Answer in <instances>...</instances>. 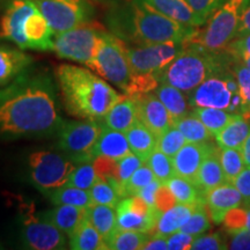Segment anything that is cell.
<instances>
[{
  "label": "cell",
  "mask_w": 250,
  "mask_h": 250,
  "mask_svg": "<svg viewBox=\"0 0 250 250\" xmlns=\"http://www.w3.org/2000/svg\"><path fill=\"white\" fill-rule=\"evenodd\" d=\"M62 122L55 83L45 72L24 71L0 89V138L52 136Z\"/></svg>",
  "instance_id": "cell-1"
},
{
  "label": "cell",
  "mask_w": 250,
  "mask_h": 250,
  "mask_svg": "<svg viewBox=\"0 0 250 250\" xmlns=\"http://www.w3.org/2000/svg\"><path fill=\"white\" fill-rule=\"evenodd\" d=\"M108 29L126 43L136 45L189 41L198 27L187 26L160 13L145 0H124L109 9Z\"/></svg>",
  "instance_id": "cell-2"
},
{
  "label": "cell",
  "mask_w": 250,
  "mask_h": 250,
  "mask_svg": "<svg viewBox=\"0 0 250 250\" xmlns=\"http://www.w3.org/2000/svg\"><path fill=\"white\" fill-rule=\"evenodd\" d=\"M56 79L68 114L83 120H101L116 104L122 94L89 68L62 64Z\"/></svg>",
  "instance_id": "cell-3"
},
{
  "label": "cell",
  "mask_w": 250,
  "mask_h": 250,
  "mask_svg": "<svg viewBox=\"0 0 250 250\" xmlns=\"http://www.w3.org/2000/svg\"><path fill=\"white\" fill-rule=\"evenodd\" d=\"M233 62L235 59L227 52L215 54L188 42L186 49L162 70L159 83L189 94L212 74L230 68Z\"/></svg>",
  "instance_id": "cell-4"
},
{
  "label": "cell",
  "mask_w": 250,
  "mask_h": 250,
  "mask_svg": "<svg viewBox=\"0 0 250 250\" xmlns=\"http://www.w3.org/2000/svg\"><path fill=\"white\" fill-rule=\"evenodd\" d=\"M249 2L250 0H225L188 42L215 54L226 52L236 37L242 13Z\"/></svg>",
  "instance_id": "cell-5"
},
{
  "label": "cell",
  "mask_w": 250,
  "mask_h": 250,
  "mask_svg": "<svg viewBox=\"0 0 250 250\" xmlns=\"http://www.w3.org/2000/svg\"><path fill=\"white\" fill-rule=\"evenodd\" d=\"M190 107L218 108L246 116L245 105L232 67L212 74L188 94ZM247 117V116H246Z\"/></svg>",
  "instance_id": "cell-6"
},
{
  "label": "cell",
  "mask_w": 250,
  "mask_h": 250,
  "mask_svg": "<svg viewBox=\"0 0 250 250\" xmlns=\"http://www.w3.org/2000/svg\"><path fill=\"white\" fill-rule=\"evenodd\" d=\"M87 67L110 81L123 90L124 94H129L133 73L127 58L126 42L120 37L104 31L100 40L96 54Z\"/></svg>",
  "instance_id": "cell-7"
},
{
  "label": "cell",
  "mask_w": 250,
  "mask_h": 250,
  "mask_svg": "<svg viewBox=\"0 0 250 250\" xmlns=\"http://www.w3.org/2000/svg\"><path fill=\"white\" fill-rule=\"evenodd\" d=\"M29 176L36 189L48 196L66 186L71 174L79 165L64 153L37 151L29 156Z\"/></svg>",
  "instance_id": "cell-8"
},
{
  "label": "cell",
  "mask_w": 250,
  "mask_h": 250,
  "mask_svg": "<svg viewBox=\"0 0 250 250\" xmlns=\"http://www.w3.org/2000/svg\"><path fill=\"white\" fill-rule=\"evenodd\" d=\"M104 29L98 23L86 22L70 30L56 34L54 52L62 59H68L88 66L98 50Z\"/></svg>",
  "instance_id": "cell-9"
},
{
  "label": "cell",
  "mask_w": 250,
  "mask_h": 250,
  "mask_svg": "<svg viewBox=\"0 0 250 250\" xmlns=\"http://www.w3.org/2000/svg\"><path fill=\"white\" fill-rule=\"evenodd\" d=\"M184 42H164L154 44L127 46V58L133 76L156 77L186 49Z\"/></svg>",
  "instance_id": "cell-10"
},
{
  "label": "cell",
  "mask_w": 250,
  "mask_h": 250,
  "mask_svg": "<svg viewBox=\"0 0 250 250\" xmlns=\"http://www.w3.org/2000/svg\"><path fill=\"white\" fill-rule=\"evenodd\" d=\"M102 127L94 120L64 121L57 132V147L78 164L93 160L92 151Z\"/></svg>",
  "instance_id": "cell-11"
},
{
  "label": "cell",
  "mask_w": 250,
  "mask_h": 250,
  "mask_svg": "<svg viewBox=\"0 0 250 250\" xmlns=\"http://www.w3.org/2000/svg\"><path fill=\"white\" fill-rule=\"evenodd\" d=\"M56 34L89 22L94 7L88 0H34Z\"/></svg>",
  "instance_id": "cell-12"
},
{
  "label": "cell",
  "mask_w": 250,
  "mask_h": 250,
  "mask_svg": "<svg viewBox=\"0 0 250 250\" xmlns=\"http://www.w3.org/2000/svg\"><path fill=\"white\" fill-rule=\"evenodd\" d=\"M66 234L41 215L35 205L24 204L22 208V239L27 248L34 250H57L66 246Z\"/></svg>",
  "instance_id": "cell-13"
},
{
  "label": "cell",
  "mask_w": 250,
  "mask_h": 250,
  "mask_svg": "<svg viewBox=\"0 0 250 250\" xmlns=\"http://www.w3.org/2000/svg\"><path fill=\"white\" fill-rule=\"evenodd\" d=\"M160 214L140 196H129L122 199L116 208L117 228L152 234Z\"/></svg>",
  "instance_id": "cell-14"
},
{
  "label": "cell",
  "mask_w": 250,
  "mask_h": 250,
  "mask_svg": "<svg viewBox=\"0 0 250 250\" xmlns=\"http://www.w3.org/2000/svg\"><path fill=\"white\" fill-rule=\"evenodd\" d=\"M36 8L34 0H12L0 19V40L9 41L18 48L28 50L23 24L28 15Z\"/></svg>",
  "instance_id": "cell-15"
},
{
  "label": "cell",
  "mask_w": 250,
  "mask_h": 250,
  "mask_svg": "<svg viewBox=\"0 0 250 250\" xmlns=\"http://www.w3.org/2000/svg\"><path fill=\"white\" fill-rule=\"evenodd\" d=\"M138 118L156 137H160L174 124V120L154 93L138 96Z\"/></svg>",
  "instance_id": "cell-16"
},
{
  "label": "cell",
  "mask_w": 250,
  "mask_h": 250,
  "mask_svg": "<svg viewBox=\"0 0 250 250\" xmlns=\"http://www.w3.org/2000/svg\"><path fill=\"white\" fill-rule=\"evenodd\" d=\"M243 197L233 183L225 182L205 195V206L215 224H221L225 214L232 208H240Z\"/></svg>",
  "instance_id": "cell-17"
},
{
  "label": "cell",
  "mask_w": 250,
  "mask_h": 250,
  "mask_svg": "<svg viewBox=\"0 0 250 250\" xmlns=\"http://www.w3.org/2000/svg\"><path fill=\"white\" fill-rule=\"evenodd\" d=\"M213 148L208 143H187L173 158L175 175L195 182L202 162Z\"/></svg>",
  "instance_id": "cell-18"
},
{
  "label": "cell",
  "mask_w": 250,
  "mask_h": 250,
  "mask_svg": "<svg viewBox=\"0 0 250 250\" xmlns=\"http://www.w3.org/2000/svg\"><path fill=\"white\" fill-rule=\"evenodd\" d=\"M23 34L28 49L37 51H54V30L39 8L28 15L23 24Z\"/></svg>",
  "instance_id": "cell-19"
},
{
  "label": "cell",
  "mask_w": 250,
  "mask_h": 250,
  "mask_svg": "<svg viewBox=\"0 0 250 250\" xmlns=\"http://www.w3.org/2000/svg\"><path fill=\"white\" fill-rule=\"evenodd\" d=\"M33 62V57L23 51L0 43V87H5L22 74Z\"/></svg>",
  "instance_id": "cell-20"
},
{
  "label": "cell",
  "mask_w": 250,
  "mask_h": 250,
  "mask_svg": "<svg viewBox=\"0 0 250 250\" xmlns=\"http://www.w3.org/2000/svg\"><path fill=\"white\" fill-rule=\"evenodd\" d=\"M103 120L105 126L126 133L139 121L137 99L125 94L122 95V98L107 112Z\"/></svg>",
  "instance_id": "cell-21"
},
{
  "label": "cell",
  "mask_w": 250,
  "mask_h": 250,
  "mask_svg": "<svg viewBox=\"0 0 250 250\" xmlns=\"http://www.w3.org/2000/svg\"><path fill=\"white\" fill-rule=\"evenodd\" d=\"M130 153L132 152L126 133L112 130L104 125L92 151V159H95L96 156H108L114 160H120Z\"/></svg>",
  "instance_id": "cell-22"
},
{
  "label": "cell",
  "mask_w": 250,
  "mask_h": 250,
  "mask_svg": "<svg viewBox=\"0 0 250 250\" xmlns=\"http://www.w3.org/2000/svg\"><path fill=\"white\" fill-rule=\"evenodd\" d=\"M40 215L55 225L67 236H71L86 218V208L73 205H56L55 208L43 212Z\"/></svg>",
  "instance_id": "cell-23"
},
{
  "label": "cell",
  "mask_w": 250,
  "mask_h": 250,
  "mask_svg": "<svg viewBox=\"0 0 250 250\" xmlns=\"http://www.w3.org/2000/svg\"><path fill=\"white\" fill-rule=\"evenodd\" d=\"M225 182H226V179H225L223 166H221L220 158H219V149L214 147L213 151L202 162L193 183L198 187V189L204 195H206L210 190Z\"/></svg>",
  "instance_id": "cell-24"
},
{
  "label": "cell",
  "mask_w": 250,
  "mask_h": 250,
  "mask_svg": "<svg viewBox=\"0 0 250 250\" xmlns=\"http://www.w3.org/2000/svg\"><path fill=\"white\" fill-rule=\"evenodd\" d=\"M202 204H180L177 203L173 208L162 212L158 219L155 226V233L164 236H169L177 230L189 220L195 210Z\"/></svg>",
  "instance_id": "cell-25"
},
{
  "label": "cell",
  "mask_w": 250,
  "mask_h": 250,
  "mask_svg": "<svg viewBox=\"0 0 250 250\" xmlns=\"http://www.w3.org/2000/svg\"><path fill=\"white\" fill-rule=\"evenodd\" d=\"M160 13L191 27L203 26L187 0H145Z\"/></svg>",
  "instance_id": "cell-26"
},
{
  "label": "cell",
  "mask_w": 250,
  "mask_h": 250,
  "mask_svg": "<svg viewBox=\"0 0 250 250\" xmlns=\"http://www.w3.org/2000/svg\"><path fill=\"white\" fill-rule=\"evenodd\" d=\"M249 132V118L243 115H236L214 137L220 148H241Z\"/></svg>",
  "instance_id": "cell-27"
},
{
  "label": "cell",
  "mask_w": 250,
  "mask_h": 250,
  "mask_svg": "<svg viewBox=\"0 0 250 250\" xmlns=\"http://www.w3.org/2000/svg\"><path fill=\"white\" fill-rule=\"evenodd\" d=\"M126 137L129 140L131 152L139 156L144 162L147 160L148 156L156 149L158 137L140 121L137 122L127 131Z\"/></svg>",
  "instance_id": "cell-28"
},
{
  "label": "cell",
  "mask_w": 250,
  "mask_h": 250,
  "mask_svg": "<svg viewBox=\"0 0 250 250\" xmlns=\"http://www.w3.org/2000/svg\"><path fill=\"white\" fill-rule=\"evenodd\" d=\"M70 248L73 250H107L108 245L86 217L70 236Z\"/></svg>",
  "instance_id": "cell-29"
},
{
  "label": "cell",
  "mask_w": 250,
  "mask_h": 250,
  "mask_svg": "<svg viewBox=\"0 0 250 250\" xmlns=\"http://www.w3.org/2000/svg\"><path fill=\"white\" fill-rule=\"evenodd\" d=\"M154 94L168 109L174 121L189 114L190 104L188 96L176 87L168 83H160L155 88Z\"/></svg>",
  "instance_id": "cell-30"
},
{
  "label": "cell",
  "mask_w": 250,
  "mask_h": 250,
  "mask_svg": "<svg viewBox=\"0 0 250 250\" xmlns=\"http://www.w3.org/2000/svg\"><path fill=\"white\" fill-rule=\"evenodd\" d=\"M86 217L93 224V226L99 230L105 242L110 239L112 234L116 232L117 215L115 208L93 204L88 208H86Z\"/></svg>",
  "instance_id": "cell-31"
},
{
  "label": "cell",
  "mask_w": 250,
  "mask_h": 250,
  "mask_svg": "<svg viewBox=\"0 0 250 250\" xmlns=\"http://www.w3.org/2000/svg\"><path fill=\"white\" fill-rule=\"evenodd\" d=\"M165 184L180 204H205V195L192 181L174 175Z\"/></svg>",
  "instance_id": "cell-32"
},
{
  "label": "cell",
  "mask_w": 250,
  "mask_h": 250,
  "mask_svg": "<svg viewBox=\"0 0 250 250\" xmlns=\"http://www.w3.org/2000/svg\"><path fill=\"white\" fill-rule=\"evenodd\" d=\"M173 125L182 132L187 143H208L213 136L192 112L175 120Z\"/></svg>",
  "instance_id": "cell-33"
},
{
  "label": "cell",
  "mask_w": 250,
  "mask_h": 250,
  "mask_svg": "<svg viewBox=\"0 0 250 250\" xmlns=\"http://www.w3.org/2000/svg\"><path fill=\"white\" fill-rule=\"evenodd\" d=\"M48 197L55 205H73L83 208H88L93 205L88 190L76 187L64 186L52 191Z\"/></svg>",
  "instance_id": "cell-34"
},
{
  "label": "cell",
  "mask_w": 250,
  "mask_h": 250,
  "mask_svg": "<svg viewBox=\"0 0 250 250\" xmlns=\"http://www.w3.org/2000/svg\"><path fill=\"white\" fill-rule=\"evenodd\" d=\"M151 234L136 230L116 229L107 241L108 249L112 250H140L148 241Z\"/></svg>",
  "instance_id": "cell-35"
},
{
  "label": "cell",
  "mask_w": 250,
  "mask_h": 250,
  "mask_svg": "<svg viewBox=\"0 0 250 250\" xmlns=\"http://www.w3.org/2000/svg\"><path fill=\"white\" fill-rule=\"evenodd\" d=\"M192 114L204 123L213 136L223 130L236 116V115L218 108H193Z\"/></svg>",
  "instance_id": "cell-36"
},
{
  "label": "cell",
  "mask_w": 250,
  "mask_h": 250,
  "mask_svg": "<svg viewBox=\"0 0 250 250\" xmlns=\"http://www.w3.org/2000/svg\"><path fill=\"white\" fill-rule=\"evenodd\" d=\"M219 158L225 174L226 182H230L245 168V160L240 148H219Z\"/></svg>",
  "instance_id": "cell-37"
},
{
  "label": "cell",
  "mask_w": 250,
  "mask_h": 250,
  "mask_svg": "<svg viewBox=\"0 0 250 250\" xmlns=\"http://www.w3.org/2000/svg\"><path fill=\"white\" fill-rule=\"evenodd\" d=\"M100 180L98 173H96L95 168H94L93 160L80 162L77 166L76 169L71 174L70 179H68L66 186L80 188L83 190H90L94 184Z\"/></svg>",
  "instance_id": "cell-38"
},
{
  "label": "cell",
  "mask_w": 250,
  "mask_h": 250,
  "mask_svg": "<svg viewBox=\"0 0 250 250\" xmlns=\"http://www.w3.org/2000/svg\"><path fill=\"white\" fill-rule=\"evenodd\" d=\"M93 204L107 205L111 208H117L118 203L122 201L120 192L110 182L104 180H99L89 190Z\"/></svg>",
  "instance_id": "cell-39"
},
{
  "label": "cell",
  "mask_w": 250,
  "mask_h": 250,
  "mask_svg": "<svg viewBox=\"0 0 250 250\" xmlns=\"http://www.w3.org/2000/svg\"><path fill=\"white\" fill-rule=\"evenodd\" d=\"M145 162L152 169L155 179L161 183H166L175 175L173 159L159 151L158 148L148 156Z\"/></svg>",
  "instance_id": "cell-40"
},
{
  "label": "cell",
  "mask_w": 250,
  "mask_h": 250,
  "mask_svg": "<svg viewBox=\"0 0 250 250\" xmlns=\"http://www.w3.org/2000/svg\"><path fill=\"white\" fill-rule=\"evenodd\" d=\"M186 144L187 140L184 138L182 132L173 125L170 129H168L165 133H162L161 136L159 137L156 148L173 159L174 156L176 155V153L179 152Z\"/></svg>",
  "instance_id": "cell-41"
},
{
  "label": "cell",
  "mask_w": 250,
  "mask_h": 250,
  "mask_svg": "<svg viewBox=\"0 0 250 250\" xmlns=\"http://www.w3.org/2000/svg\"><path fill=\"white\" fill-rule=\"evenodd\" d=\"M210 218L211 217L208 214L205 204L199 205L191 214V217L189 218V220L181 227L180 230L190 234L192 236L202 235L203 233H205L211 227Z\"/></svg>",
  "instance_id": "cell-42"
},
{
  "label": "cell",
  "mask_w": 250,
  "mask_h": 250,
  "mask_svg": "<svg viewBox=\"0 0 250 250\" xmlns=\"http://www.w3.org/2000/svg\"><path fill=\"white\" fill-rule=\"evenodd\" d=\"M144 164V161L139 156H137L133 153L125 155L124 158L117 160V177L116 181L118 183V187L121 189V195L123 198H125V191L124 187L126 184L127 181L130 180V177L132 176V174L136 171L138 168Z\"/></svg>",
  "instance_id": "cell-43"
},
{
  "label": "cell",
  "mask_w": 250,
  "mask_h": 250,
  "mask_svg": "<svg viewBox=\"0 0 250 250\" xmlns=\"http://www.w3.org/2000/svg\"><path fill=\"white\" fill-rule=\"evenodd\" d=\"M156 180L154 174L149 166L144 162V164L140 166V167L137 169L134 173L132 174V176L130 177V180L127 181L126 184L124 187V191H125V196H134L138 195L140 192V190L144 189L147 184H149L152 181ZM125 197V198H126Z\"/></svg>",
  "instance_id": "cell-44"
},
{
  "label": "cell",
  "mask_w": 250,
  "mask_h": 250,
  "mask_svg": "<svg viewBox=\"0 0 250 250\" xmlns=\"http://www.w3.org/2000/svg\"><path fill=\"white\" fill-rule=\"evenodd\" d=\"M232 71L236 78L240 94L245 105L246 116L250 118V67L241 62H236L232 66Z\"/></svg>",
  "instance_id": "cell-45"
},
{
  "label": "cell",
  "mask_w": 250,
  "mask_h": 250,
  "mask_svg": "<svg viewBox=\"0 0 250 250\" xmlns=\"http://www.w3.org/2000/svg\"><path fill=\"white\" fill-rule=\"evenodd\" d=\"M227 248L226 239L220 233L196 236L191 246L193 250H224Z\"/></svg>",
  "instance_id": "cell-46"
},
{
  "label": "cell",
  "mask_w": 250,
  "mask_h": 250,
  "mask_svg": "<svg viewBox=\"0 0 250 250\" xmlns=\"http://www.w3.org/2000/svg\"><path fill=\"white\" fill-rule=\"evenodd\" d=\"M246 221H247V211L246 208H232L225 214L223 224L225 229L228 234L239 232V230L246 229Z\"/></svg>",
  "instance_id": "cell-47"
},
{
  "label": "cell",
  "mask_w": 250,
  "mask_h": 250,
  "mask_svg": "<svg viewBox=\"0 0 250 250\" xmlns=\"http://www.w3.org/2000/svg\"><path fill=\"white\" fill-rule=\"evenodd\" d=\"M225 0H187L188 4L195 12L197 18L199 19L202 24L206 22L210 15L220 6Z\"/></svg>",
  "instance_id": "cell-48"
},
{
  "label": "cell",
  "mask_w": 250,
  "mask_h": 250,
  "mask_svg": "<svg viewBox=\"0 0 250 250\" xmlns=\"http://www.w3.org/2000/svg\"><path fill=\"white\" fill-rule=\"evenodd\" d=\"M226 52L237 62L250 58V33L235 37L227 46Z\"/></svg>",
  "instance_id": "cell-49"
},
{
  "label": "cell",
  "mask_w": 250,
  "mask_h": 250,
  "mask_svg": "<svg viewBox=\"0 0 250 250\" xmlns=\"http://www.w3.org/2000/svg\"><path fill=\"white\" fill-rule=\"evenodd\" d=\"M177 204L176 198L173 195V192L170 191L169 188L166 186L165 183H162L160 188L158 189V191L155 193V208L160 213L167 211L168 208H173L174 205Z\"/></svg>",
  "instance_id": "cell-50"
},
{
  "label": "cell",
  "mask_w": 250,
  "mask_h": 250,
  "mask_svg": "<svg viewBox=\"0 0 250 250\" xmlns=\"http://www.w3.org/2000/svg\"><path fill=\"white\" fill-rule=\"evenodd\" d=\"M196 236L177 230L168 236V249L169 250H188L191 249L192 242Z\"/></svg>",
  "instance_id": "cell-51"
},
{
  "label": "cell",
  "mask_w": 250,
  "mask_h": 250,
  "mask_svg": "<svg viewBox=\"0 0 250 250\" xmlns=\"http://www.w3.org/2000/svg\"><path fill=\"white\" fill-rule=\"evenodd\" d=\"M234 187L239 190L246 204L250 203V166H245L237 176L232 181Z\"/></svg>",
  "instance_id": "cell-52"
},
{
  "label": "cell",
  "mask_w": 250,
  "mask_h": 250,
  "mask_svg": "<svg viewBox=\"0 0 250 250\" xmlns=\"http://www.w3.org/2000/svg\"><path fill=\"white\" fill-rule=\"evenodd\" d=\"M229 249L232 250H250V232L248 229H242L232 234Z\"/></svg>",
  "instance_id": "cell-53"
},
{
  "label": "cell",
  "mask_w": 250,
  "mask_h": 250,
  "mask_svg": "<svg viewBox=\"0 0 250 250\" xmlns=\"http://www.w3.org/2000/svg\"><path fill=\"white\" fill-rule=\"evenodd\" d=\"M161 182L158 180L152 181L151 183L147 184L144 189L140 190L138 196L142 197V198L147 203L148 205H151L152 208H155V193L158 191V189L161 186Z\"/></svg>",
  "instance_id": "cell-54"
},
{
  "label": "cell",
  "mask_w": 250,
  "mask_h": 250,
  "mask_svg": "<svg viewBox=\"0 0 250 250\" xmlns=\"http://www.w3.org/2000/svg\"><path fill=\"white\" fill-rule=\"evenodd\" d=\"M144 250H166L168 249V236L154 233L144 246Z\"/></svg>",
  "instance_id": "cell-55"
},
{
  "label": "cell",
  "mask_w": 250,
  "mask_h": 250,
  "mask_svg": "<svg viewBox=\"0 0 250 250\" xmlns=\"http://www.w3.org/2000/svg\"><path fill=\"white\" fill-rule=\"evenodd\" d=\"M250 33V2L249 5L247 6L243 11L241 20H240V24H239V29H237V36H242L246 35V34Z\"/></svg>",
  "instance_id": "cell-56"
},
{
  "label": "cell",
  "mask_w": 250,
  "mask_h": 250,
  "mask_svg": "<svg viewBox=\"0 0 250 250\" xmlns=\"http://www.w3.org/2000/svg\"><path fill=\"white\" fill-rule=\"evenodd\" d=\"M240 149H241L243 160H245L246 166H250V132L248 134V137L246 138L245 143H243L242 147Z\"/></svg>",
  "instance_id": "cell-57"
},
{
  "label": "cell",
  "mask_w": 250,
  "mask_h": 250,
  "mask_svg": "<svg viewBox=\"0 0 250 250\" xmlns=\"http://www.w3.org/2000/svg\"><path fill=\"white\" fill-rule=\"evenodd\" d=\"M247 211V221H246V229H248L250 232V208H246Z\"/></svg>",
  "instance_id": "cell-58"
},
{
  "label": "cell",
  "mask_w": 250,
  "mask_h": 250,
  "mask_svg": "<svg viewBox=\"0 0 250 250\" xmlns=\"http://www.w3.org/2000/svg\"><path fill=\"white\" fill-rule=\"evenodd\" d=\"M237 62V61H236ZM241 62H243V64L247 65V66L250 67V58H247V59H243V61H241Z\"/></svg>",
  "instance_id": "cell-59"
},
{
  "label": "cell",
  "mask_w": 250,
  "mask_h": 250,
  "mask_svg": "<svg viewBox=\"0 0 250 250\" xmlns=\"http://www.w3.org/2000/svg\"><path fill=\"white\" fill-rule=\"evenodd\" d=\"M96 1H103V0H96Z\"/></svg>",
  "instance_id": "cell-60"
}]
</instances>
